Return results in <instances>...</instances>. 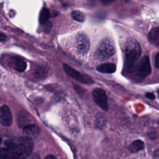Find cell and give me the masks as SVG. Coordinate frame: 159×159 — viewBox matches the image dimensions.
Segmentation results:
<instances>
[{
	"mask_svg": "<svg viewBox=\"0 0 159 159\" xmlns=\"http://www.w3.org/2000/svg\"><path fill=\"white\" fill-rule=\"evenodd\" d=\"M47 70L46 69L43 67V66H39L37 67L36 68V70L34 71V75L35 76V77H37V78H43L46 76L47 75Z\"/></svg>",
	"mask_w": 159,
	"mask_h": 159,
	"instance_id": "e0dca14e",
	"label": "cell"
},
{
	"mask_svg": "<svg viewBox=\"0 0 159 159\" xmlns=\"http://www.w3.org/2000/svg\"><path fill=\"white\" fill-rule=\"evenodd\" d=\"M6 39V36L4 34L0 32V41H4Z\"/></svg>",
	"mask_w": 159,
	"mask_h": 159,
	"instance_id": "603a6c76",
	"label": "cell"
},
{
	"mask_svg": "<svg viewBox=\"0 0 159 159\" xmlns=\"http://www.w3.org/2000/svg\"><path fill=\"white\" fill-rule=\"evenodd\" d=\"M63 67L66 74L70 76L71 78H73L74 80L85 84H91L93 83V80H91L89 77L83 75L81 74L79 71L75 70V69L70 67L69 65L66 64H63Z\"/></svg>",
	"mask_w": 159,
	"mask_h": 159,
	"instance_id": "8992f818",
	"label": "cell"
},
{
	"mask_svg": "<svg viewBox=\"0 0 159 159\" xmlns=\"http://www.w3.org/2000/svg\"><path fill=\"white\" fill-rule=\"evenodd\" d=\"M50 17L49 10L47 8H43L41 11L39 16V22L40 24H44L47 22Z\"/></svg>",
	"mask_w": 159,
	"mask_h": 159,
	"instance_id": "5bb4252c",
	"label": "cell"
},
{
	"mask_svg": "<svg viewBox=\"0 0 159 159\" xmlns=\"http://www.w3.org/2000/svg\"><path fill=\"white\" fill-rule=\"evenodd\" d=\"M93 98L95 102L103 110L107 111L108 102L106 92L101 88H95L92 93Z\"/></svg>",
	"mask_w": 159,
	"mask_h": 159,
	"instance_id": "5b68a950",
	"label": "cell"
},
{
	"mask_svg": "<svg viewBox=\"0 0 159 159\" xmlns=\"http://www.w3.org/2000/svg\"><path fill=\"white\" fill-rule=\"evenodd\" d=\"M100 1L104 4H108L114 1V0H100Z\"/></svg>",
	"mask_w": 159,
	"mask_h": 159,
	"instance_id": "44dd1931",
	"label": "cell"
},
{
	"mask_svg": "<svg viewBox=\"0 0 159 159\" xmlns=\"http://www.w3.org/2000/svg\"><path fill=\"white\" fill-rule=\"evenodd\" d=\"M153 157L155 158V159H159V148H157L154 153H153Z\"/></svg>",
	"mask_w": 159,
	"mask_h": 159,
	"instance_id": "ffe728a7",
	"label": "cell"
},
{
	"mask_svg": "<svg viewBox=\"0 0 159 159\" xmlns=\"http://www.w3.org/2000/svg\"><path fill=\"white\" fill-rule=\"evenodd\" d=\"M40 132V129L36 124H28L23 129V132L27 137L33 138L36 137Z\"/></svg>",
	"mask_w": 159,
	"mask_h": 159,
	"instance_id": "9c48e42d",
	"label": "cell"
},
{
	"mask_svg": "<svg viewBox=\"0 0 159 159\" xmlns=\"http://www.w3.org/2000/svg\"><path fill=\"white\" fill-rule=\"evenodd\" d=\"M148 39L152 44L159 45V27H154L150 30L148 33Z\"/></svg>",
	"mask_w": 159,
	"mask_h": 159,
	"instance_id": "30bf717a",
	"label": "cell"
},
{
	"mask_svg": "<svg viewBox=\"0 0 159 159\" xmlns=\"http://www.w3.org/2000/svg\"><path fill=\"white\" fill-rule=\"evenodd\" d=\"M44 159H57L56 157L52 155H47Z\"/></svg>",
	"mask_w": 159,
	"mask_h": 159,
	"instance_id": "cb8c5ba5",
	"label": "cell"
},
{
	"mask_svg": "<svg viewBox=\"0 0 159 159\" xmlns=\"http://www.w3.org/2000/svg\"><path fill=\"white\" fill-rule=\"evenodd\" d=\"M125 52V70L132 72L141 54V47L139 42L134 39H129L124 45Z\"/></svg>",
	"mask_w": 159,
	"mask_h": 159,
	"instance_id": "7a4b0ae2",
	"label": "cell"
},
{
	"mask_svg": "<svg viewBox=\"0 0 159 159\" xmlns=\"http://www.w3.org/2000/svg\"><path fill=\"white\" fill-rule=\"evenodd\" d=\"M155 65L157 68L159 69V52L156 54L155 57Z\"/></svg>",
	"mask_w": 159,
	"mask_h": 159,
	"instance_id": "ac0fdd59",
	"label": "cell"
},
{
	"mask_svg": "<svg viewBox=\"0 0 159 159\" xmlns=\"http://www.w3.org/2000/svg\"><path fill=\"white\" fill-rule=\"evenodd\" d=\"M28 116L27 114L25 113L24 114V112L23 111L21 112V113L19 114V118H18V123L20 125H22L24 126V127L28 125V122L30 121V120H28Z\"/></svg>",
	"mask_w": 159,
	"mask_h": 159,
	"instance_id": "2e32d148",
	"label": "cell"
},
{
	"mask_svg": "<svg viewBox=\"0 0 159 159\" xmlns=\"http://www.w3.org/2000/svg\"><path fill=\"white\" fill-rule=\"evenodd\" d=\"M77 48L80 53L82 54H86L88 53L89 47H90V43L88 37L83 34H80L77 37Z\"/></svg>",
	"mask_w": 159,
	"mask_h": 159,
	"instance_id": "ba28073f",
	"label": "cell"
},
{
	"mask_svg": "<svg viewBox=\"0 0 159 159\" xmlns=\"http://www.w3.org/2000/svg\"><path fill=\"white\" fill-rule=\"evenodd\" d=\"M1 142H2V139H1V137L0 136V145L1 144Z\"/></svg>",
	"mask_w": 159,
	"mask_h": 159,
	"instance_id": "d4e9b609",
	"label": "cell"
},
{
	"mask_svg": "<svg viewBox=\"0 0 159 159\" xmlns=\"http://www.w3.org/2000/svg\"><path fill=\"white\" fill-rule=\"evenodd\" d=\"M114 53L115 46L113 41L109 38H106L99 43L95 52V57L102 61L112 57Z\"/></svg>",
	"mask_w": 159,
	"mask_h": 159,
	"instance_id": "3957f363",
	"label": "cell"
},
{
	"mask_svg": "<svg viewBox=\"0 0 159 159\" xmlns=\"http://www.w3.org/2000/svg\"><path fill=\"white\" fill-rule=\"evenodd\" d=\"M145 96H146L147 98H148L149 99H151V100H153V99H155V95L152 93H147L145 94Z\"/></svg>",
	"mask_w": 159,
	"mask_h": 159,
	"instance_id": "d6986e66",
	"label": "cell"
},
{
	"mask_svg": "<svg viewBox=\"0 0 159 159\" xmlns=\"http://www.w3.org/2000/svg\"><path fill=\"white\" fill-rule=\"evenodd\" d=\"M144 147V143L140 140H136L134 141L129 147V150L132 153H135L140 150H142Z\"/></svg>",
	"mask_w": 159,
	"mask_h": 159,
	"instance_id": "4fadbf2b",
	"label": "cell"
},
{
	"mask_svg": "<svg viewBox=\"0 0 159 159\" xmlns=\"http://www.w3.org/2000/svg\"><path fill=\"white\" fill-rule=\"evenodd\" d=\"M28 159H40V157L38 154H34L32 155H31Z\"/></svg>",
	"mask_w": 159,
	"mask_h": 159,
	"instance_id": "7402d4cb",
	"label": "cell"
},
{
	"mask_svg": "<svg viewBox=\"0 0 159 159\" xmlns=\"http://www.w3.org/2000/svg\"><path fill=\"white\" fill-rule=\"evenodd\" d=\"M71 15L74 20L80 22H83L85 19L84 14H83V12H82L80 11H78V10L73 11L71 12Z\"/></svg>",
	"mask_w": 159,
	"mask_h": 159,
	"instance_id": "9a60e30c",
	"label": "cell"
},
{
	"mask_svg": "<svg viewBox=\"0 0 159 159\" xmlns=\"http://www.w3.org/2000/svg\"><path fill=\"white\" fill-rule=\"evenodd\" d=\"M97 70L104 73H113L116 70V66L114 63H102L98 66Z\"/></svg>",
	"mask_w": 159,
	"mask_h": 159,
	"instance_id": "8fae6325",
	"label": "cell"
},
{
	"mask_svg": "<svg viewBox=\"0 0 159 159\" xmlns=\"http://www.w3.org/2000/svg\"><path fill=\"white\" fill-rule=\"evenodd\" d=\"M0 123L4 126H9L12 123L11 111L7 105L0 107Z\"/></svg>",
	"mask_w": 159,
	"mask_h": 159,
	"instance_id": "52a82bcc",
	"label": "cell"
},
{
	"mask_svg": "<svg viewBox=\"0 0 159 159\" xmlns=\"http://www.w3.org/2000/svg\"><path fill=\"white\" fill-rule=\"evenodd\" d=\"M135 76L139 81L145 79L151 72V65L148 56L143 57L137 64L135 69Z\"/></svg>",
	"mask_w": 159,
	"mask_h": 159,
	"instance_id": "277c9868",
	"label": "cell"
},
{
	"mask_svg": "<svg viewBox=\"0 0 159 159\" xmlns=\"http://www.w3.org/2000/svg\"><path fill=\"white\" fill-rule=\"evenodd\" d=\"M33 143L28 137L7 140L0 149V159H26L32 152Z\"/></svg>",
	"mask_w": 159,
	"mask_h": 159,
	"instance_id": "6da1fadb",
	"label": "cell"
},
{
	"mask_svg": "<svg viewBox=\"0 0 159 159\" xmlns=\"http://www.w3.org/2000/svg\"><path fill=\"white\" fill-rule=\"evenodd\" d=\"M158 98H159V94H158Z\"/></svg>",
	"mask_w": 159,
	"mask_h": 159,
	"instance_id": "484cf974",
	"label": "cell"
},
{
	"mask_svg": "<svg viewBox=\"0 0 159 159\" xmlns=\"http://www.w3.org/2000/svg\"><path fill=\"white\" fill-rule=\"evenodd\" d=\"M13 62H14V68L17 71L19 72H23L26 69L27 64L25 62V61L22 58L19 57H15L13 59Z\"/></svg>",
	"mask_w": 159,
	"mask_h": 159,
	"instance_id": "7c38bea8",
	"label": "cell"
}]
</instances>
